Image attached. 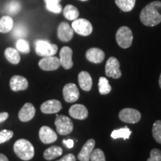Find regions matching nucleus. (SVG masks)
I'll use <instances>...</instances> for the list:
<instances>
[{
  "label": "nucleus",
  "mask_w": 161,
  "mask_h": 161,
  "mask_svg": "<svg viewBox=\"0 0 161 161\" xmlns=\"http://www.w3.org/2000/svg\"><path fill=\"white\" fill-rule=\"evenodd\" d=\"M141 23L146 26L154 27L161 23V1H154L145 6L140 12Z\"/></svg>",
  "instance_id": "nucleus-1"
},
{
  "label": "nucleus",
  "mask_w": 161,
  "mask_h": 161,
  "mask_svg": "<svg viewBox=\"0 0 161 161\" xmlns=\"http://www.w3.org/2000/svg\"><path fill=\"white\" fill-rule=\"evenodd\" d=\"M14 151L18 158L23 160H30L35 156V148L29 140L20 139L14 145Z\"/></svg>",
  "instance_id": "nucleus-2"
},
{
  "label": "nucleus",
  "mask_w": 161,
  "mask_h": 161,
  "mask_svg": "<svg viewBox=\"0 0 161 161\" xmlns=\"http://www.w3.org/2000/svg\"><path fill=\"white\" fill-rule=\"evenodd\" d=\"M133 39V34L130 28L127 26H122L116 34V40L118 45L122 49H128L131 46Z\"/></svg>",
  "instance_id": "nucleus-3"
},
{
  "label": "nucleus",
  "mask_w": 161,
  "mask_h": 161,
  "mask_svg": "<svg viewBox=\"0 0 161 161\" xmlns=\"http://www.w3.org/2000/svg\"><path fill=\"white\" fill-rule=\"evenodd\" d=\"M58 46L52 44L46 40H38L35 42V52L37 55L41 57L55 55L58 52Z\"/></svg>",
  "instance_id": "nucleus-4"
},
{
  "label": "nucleus",
  "mask_w": 161,
  "mask_h": 161,
  "mask_svg": "<svg viewBox=\"0 0 161 161\" xmlns=\"http://www.w3.org/2000/svg\"><path fill=\"white\" fill-rule=\"evenodd\" d=\"M55 124L57 132L60 135H67L73 130L74 126L72 120L66 116H57Z\"/></svg>",
  "instance_id": "nucleus-5"
},
{
  "label": "nucleus",
  "mask_w": 161,
  "mask_h": 161,
  "mask_svg": "<svg viewBox=\"0 0 161 161\" xmlns=\"http://www.w3.org/2000/svg\"><path fill=\"white\" fill-rule=\"evenodd\" d=\"M73 31L81 36H89L92 32V25L89 20L85 19H77L72 23Z\"/></svg>",
  "instance_id": "nucleus-6"
},
{
  "label": "nucleus",
  "mask_w": 161,
  "mask_h": 161,
  "mask_svg": "<svg viewBox=\"0 0 161 161\" xmlns=\"http://www.w3.org/2000/svg\"><path fill=\"white\" fill-rule=\"evenodd\" d=\"M105 74L108 77L118 79L122 76L120 70V64L114 57H110L107 61L105 65Z\"/></svg>",
  "instance_id": "nucleus-7"
},
{
  "label": "nucleus",
  "mask_w": 161,
  "mask_h": 161,
  "mask_svg": "<svg viewBox=\"0 0 161 161\" xmlns=\"http://www.w3.org/2000/svg\"><path fill=\"white\" fill-rule=\"evenodd\" d=\"M121 121L130 124H135L141 119L140 111L134 108H124L119 114Z\"/></svg>",
  "instance_id": "nucleus-8"
},
{
  "label": "nucleus",
  "mask_w": 161,
  "mask_h": 161,
  "mask_svg": "<svg viewBox=\"0 0 161 161\" xmlns=\"http://www.w3.org/2000/svg\"><path fill=\"white\" fill-rule=\"evenodd\" d=\"M39 67L44 71H54L60 66V59L55 56L43 57L39 61Z\"/></svg>",
  "instance_id": "nucleus-9"
},
{
  "label": "nucleus",
  "mask_w": 161,
  "mask_h": 161,
  "mask_svg": "<svg viewBox=\"0 0 161 161\" xmlns=\"http://www.w3.org/2000/svg\"><path fill=\"white\" fill-rule=\"evenodd\" d=\"M79 90L75 84L69 83L64 86L63 96L64 100L68 103H73L79 98Z\"/></svg>",
  "instance_id": "nucleus-10"
},
{
  "label": "nucleus",
  "mask_w": 161,
  "mask_h": 161,
  "mask_svg": "<svg viewBox=\"0 0 161 161\" xmlns=\"http://www.w3.org/2000/svg\"><path fill=\"white\" fill-rule=\"evenodd\" d=\"M60 62L65 69H69L73 66L72 50L69 46H64L60 51Z\"/></svg>",
  "instance_id": "nucleus-11"
},
{
  "label": "nucleus",
  "mask_w": 161,
  "mask_h": 161,
  "mask_svg": "<svg viewBox=\"0 0 161 161\" xmlns=\"http://www.w3.org/2000/svg\"><path fill=\"white\" fill-rule=\"evenodd\" d=\"M74 31L72 26L66 22H62L58 28V38L63 42H69L72 39Z\"/></svg>",
  "instance_id": "nucleus-12"
},
{
  "label": "nucleus",
  "mask_w": 161,
  "mask_h": 161,
  "mask_svg": "<svg viewBox=\"0 0 161 161\" xmlns=\"http://www.w3.org/2000/svg\"><path fill=\"white\" fill-rule=\"evenodd\" d=\"M39 137L44 144L55 142L58 139L57 134L48 126H42L39 130Z\"/></svg>",
  "instance_id": "nucleus-13"
},
{
  "label": "nucleus",
  "mask_w": 161,
  "mask_h": 161,
  "mask_svg": "<svg viewBox=\"0 0 161 161\" xmlns=\"http://www.w3.org/2000/svg\"><path fill=\"white\" fill-rule=\"evenodd\" d=\"M62 109V104L57 99L48 100L43 102L40 106V110L43 114H57Z\"/></svg>",
  "instance_id": "nucleus-14"
},
{
  "label": "nucleus",
  "mask_w": 161,
  "mask_h": 161,
  "mask_svg": "<svg viewBox=\"0 0 161 161\" xmlns=\"http://www.w3.org/2000/svg\"><path fill=\"white\" fill-rule=\"evenodd\" d=\"M96 145V141L93 139H90L85 142L82 147L81 150L78 153V158L79 161H90V156L92 151L94 149V147Z\"/></svg>",
  "instance_id": "nucleus-15"
},
{
  "label": "nucleus",
  "mask_w": 161,
  "mask_h": 161,
  "mask_svg": "<svg viewBox=\"0 0 161 161\" xmlns=\"http://www.w3.org/2000/svg\"><path fill=\"white\" fill-rule=\"evenodd\" d=\"M36 109L35 106L33 105L31 103H25L23 106V108H21L18 114L19 120L21 122H29V121L31 120L34 118V116L35 115Z\"/></svg>",
  "instance_id": "nucleus-16"
},
{
  "label": "nucleus",
  "mask_w": 161,
  "mask_h": 161,
  "mask_svg": "<svg viewBox=\"0 0 161 161\" xmlns=\"http://www.w3.org/2000/svg\"><path fill=\"white\" fill-rule=\"evenodd\" d=\"M29 86V82L25 77L21 75H14L10 80V87L14 92L25 90Z\"/></svg>",
  "instance_id": "nucleus-17"
},
{
  "label": "nucleus",
  "mask_w": 161,
  "mask_h": 161,
  "mask_svg": "<svg viewBox=\"0 0 161 161\" xmlns=\"http://www.w3.org/2000/svg\"><path fill=\"white\" fill-rule=\"evenodd\" d=\"M69 114L72 118L76 119L84 120L87 118L88 110L83 104H75L70 107Z\"/></svg>",
  "instance_id": "nucleus-18"
},
{
  "label": "nucleus",
  "mask_w": 161,
  "mask_h": 161,
  "mask_svg": "<svg viewBox=\"0 0 161 161\" xmlns=\"http://www.w3.org/2000/svg\"><path fill=\"white\" fill-rule=\"evenodd\" d=\"M104 52L98 48H91L86 52V58L93 64L101 63L104 60Z\"/></svg>",
  "instance_id": "nucleus-19"
},
{
  "label": "nucleus",
  "mask_w": 161,
  "mask_h": 161,
  "mask_svg": "<svg viewBox=\"0 0 161 161\" xmlns=\"http://www.w3.org/2000/svg\"><path fill=\"white\" fill-rule=\"evenodd\" d=\"M78 84L80 87L84 91H90L92 86V79L90 73L86 71H81L78 74Z\"/></svg>",
  "instance_id": "nucleus-20"
},
{
  "label": "nucleus",
  "mask_w": 161,
  "mask_h": 161,
  "mask_svg": "<svg viewBox=\"0 0 161 161\" xmlns=\"http://www.w3.org/2000/svg\"><path fill=\"white\" fill-rule=\"evenodd\" d=\"M63 154V149L60 146H51L43 153V158L46 160H52L58 158Z\"/></svg>",
  "instance_id": "nucleus-21"
},
{
  "label": "nucleus",
  "mask_w": 161,
  "mask_h": 161,
  "mask_svg": "<svg viewBox=\"0 0 161 161\" xmlns=\"http://www.w3.org/2000/svg\"><path fill=\"white\" fill-rule=\"evenodd\" d=\"M63 14L66 19L71 20V21L77 19L79 17V11H78V8L72 5H66L64 8Z\"/></svg>",
  "instance_id": "nucleus-22"
},
{
  "label": "nucleus",
  "mask_w": 161,
  "mask_h": 161,
  "mask_svg": "<svg viewBox=\"0 0 161 161\" xmlns=\"http://www.w3.org/2000/svg\"><path fill=\"white\" fill-rule=\"evenodd\" d=\"M14 27V20L10 16H4L0 19V32L8 33Z\"/></svg>",
  "instance_id": "nucleus-23"
},
{
  "label": "nucleus",
  "mask_w": 161,
  "mask_h": 161,
  "mask_svg": "<svg viewBox=\"0 0 161 161\" xmlns=\"http://www.w3.org/2000/svg\"><path fill=\"white\" fill-rule=\"evenodd\" d=\"M5 56L10 63L12 64H18L20 61V55L17 49L14 48H8L5 51Z\"/></svg>",
  "instance_id": "nucleus-24"
},
{
  "label": "nucleus",
  "mask_w": 161,
  "mask_h": 161,
  "mask_svg": "<svg viewBox=\"0 0 161 161\" xmlns=\"http://www.w3.org/2000/svg\"><path fill=\"white\" fill-rule=\"evenodd\" d=\"M115 3L121 11L129 12L135 6L136 0H115Z\"/></svg>",
  "instance_id": "nucleus-25"
},
{
  "label": "nucleus",
  "mask_w": 161,
  "mask_h": 161,
  "mask_svg": "<svg viewBox=\"0 0 161 161\" xmlns=\"http://www.w3.org/2000/svg\"><path fill=\"white\" fill-rule=\"evenodd\" d=\"M48 11L55 14H60L62 11V5L60 4L61 0H43Z\"/></svg>",
  "instance_id": "nucleus-26"
},
{
  "label": "nucleus",
  "mask_w": 161,
  "mask_h": 161,
  "mask_svg": "<svg viewBox=\"0 0 161 161\" xmlns=\"http://www.w3.org/2000/svg\"><path fill=\"white\" fill-rule=\"evenodd\" d=\"M130 134H131V130L128 127H125V128L113 130L110 136L113 139L123 138L124 140H128L129 139Z\"/></svg>",
  "instance_id": "nucleus-27"
},
{
  "label": "nucleus",
  "mask_w": 161,
  "mask_h": 161,
  "mask_svg": "<svg viewBox=\"0 0 161 161\" xmlns=\"http://www.w3.org/2000/svg\"><path fill=\"white\" fill-rule=\"evenodd\" d=\"M21 9V4L17 0H12L7 3L5 7V11L9 15H15Z\"/></svg>",
  "instance_id": "nucleus-28"
},
{
  "label": "nucleus",
  "mask_w": 161,
  "mask_h": 161,
  "mask_svg": "<svg viewBox=\"0 0 161 161\" xmlns=\"http://www.w3.org/2000/svg\"><path fill=\"white\" fill-rule=\"evenodd\" d=\"M111 86L110 85L109 81L104 77H100L98 80V91L101 95H107L111 91Z\"/></svg>",
  "instance_id": "nucleus-29"
},
{
  "label": "nucleus",
  "mask_w": 161,
  "mask_h": 161,
  "mask_svg": "<svg viewBox=\"0 0 161 161\" xmlns=\"http://www.w3.org/2000/svg\"><path fill=\"white\" fill-rule=\"evenodd\" d=\"M152 135L156 142L161 144V120H157L153 125Z\"/></svg>",
  "instance_id": "nucleus-30"
},
{
  "label": "nucleus",
  "mask_w": 161,
  "mask_h": 161,
  "mask_svg": "<svg viewBox=\"0 0 161 161\" xmlns=\"http://www.w3.org/2000/svg\"><path fill=\"white\" fill-rule=\"evenodd\" d=\"M27 29L25 26L23 25H17L14 28L13 31V36L14 37L19 38V39H23V37H25L27 35Z\"/></svg>",
  "instance_id": "nucleus-31"
},
{
  "label": "nucleus",
  "mask_w": 161,
  "mask_h": 161,
  "mask_svg": "<svg viewBox=\"0 0 161 161\" xmlns=\"http://www.w3.org/2000/svg\"><path fill=\"white\" fill-rule=\"evenodd\" d=\"M17 49L20 52H23V53L28 54L30 52V46L29 44L24 39H19L17 40Z\"/></svg>",
  "instance_id": "nucleus-32"
},
{
  "label": "nucleus",
  "mask_w": 161,
  "mask_h": 161,
  "mask_svg": "<svg viewBox=\"0 0 161 161\" xmlns=\"http://www.w3.org/2000/svg\"><path fill=\"white\" fill-rule=\"evenodd\" d=\"M91 161H106L105 156L103 151L100 148H96L92 151L91 156H90Z\"/></svg>",
  "instance_id": "nucleus-33"
},
{
  "label": "nucleus",
  "mask_w": 161,
  "mask_h": 161,
  "mask_svg": "<svg viewBox=\"0 0 161 161\" xmlns=\"http://www.w3.org/2000/svg\"><path fill=\"white\" fill-rule=\"evenodd\" d=\"M14 136V132L9 130H3L0 131V144L4 143L9 140H11Z\"/></svg>",
  "instance_id": "nucleus-34"
},
{
  "label": "nucleus",
  "mask_w": 161,
  "mask_h": 161,
  "mask_svg": "<svg viewBox=\"0 0 161 161\" xmlns=\"http://www.w3.org/2000/svg\"><path fill=\"white\" fill-rule=\"evenodd\" d=\"M147 161H161V151L158 148H153L150 152V158Z\"/></svg>",
  "instance_id": "nucleus-35"
},
{
  "label": "nucleus",
  "mask_w": 161,
  "mask_h": 161,
  "mask_svg": "<svg viewBox=\"0 0 161 161\" xmlns=\"http://www.w3.org/2000/svg\"><path fill=\"white\" fill-rule=\"evenodd\" d=\"M57 161H76V158L74 154H68Z\"/></svg>",
  "instance_id": "nucleus-36"
},
{
  "label": "nucleus",
  "mask_w": 161,
  "mask_h": 161,
  "mask_svg": "<svg viewBox=\"0 0 161 161\" xmlns=\"http://www.w3.org/2000/svg\"><path fill=\"white\" fill-rule=\"evenodd\" d=\"M63 142L65 144V146L67 147L68 148H72L74 146V141L72 140H64Z\"/></svg>",
  "instance_id": "nucleus-37"
},
{
  "label": "nucleus",
  "mask_w": 161,
  "mask_h": 161,
  "mask_svg": "<svg viewBox=\"0 0 161 161\" xmlns=\"http://www.w3.org/2000/svg\"><path fill=\"white\" fill-rule=\"evenodd\" d=\"M8 116L9 114L7 112L0 113V122H3L4 121H5L8 118Z\"/></svg>",
  "instance_id": "nucleus-38"
},
{
  "label": "nucleus",
  "mask_w": 161,
  "mask_h": 161,
  "mask_svg": "<svg viewBox=\"0 0 161 161\" xmlns=\"http://www.w3.org/2000/svg\"><path fill=\"white\" fill-rule=\"evenodd\" d=\"M0 161H9V160L5 154H1V153H0Z\"/></svg>",
  "instance_id": "nucleus-39"
},
{
  "label": "nucleus",
  "mask_w": 161,
  "mask_h": 161,
  "mask_svg": "<svg viewBox=\"0 0 161 161\" xmlns=\"http://www.w3.org/2000/svg\"><path fill=\"white\" fill-rule=\"evenodd\" d=\"M159 86H160V87L161 89V73H160V78H159Z\"/></svg>",
  "instance_id": "nucleus-40"
},
{
  "label": "nucleus",
  "mask_w": 161,
  "mask_h": 161,
  "mask_svg": "<svg viewBox=\"0 0 161 161\" xmlns=\"http://www.w3.org/2000/svg\"><path fill=\"white\" fill-rule=\"evenodd\" d=\"M79 1H81V2H86V1H88V0H79Z\"/></svg>",
  "instance_id": "nucleus-41"
}]
</instances>
